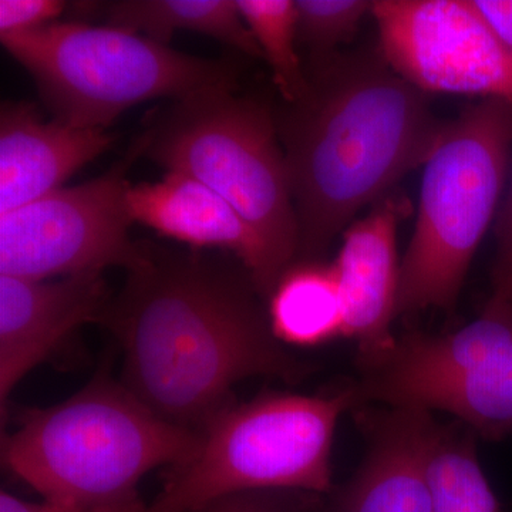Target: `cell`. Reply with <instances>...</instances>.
Listing matches in <instances>:
<instances>
[{
    "mask_svg": "<svg viewBox=\"0 0 512 512\" xmlns=\"http://www.w3.org/2000/svg\"><path fill=\"white\" fill-rule=\"evenodd\" d=\"M104 325L123 352V383L161 419L200 431L251 377L296 382L309 367L284 348L251 276L202 251L143 242Z\"/></svg>",
    "mask_w": 512,
    "mask_h": 512,
    "instance_id": "cell-1",
    "label": "cell"
},
{
    "mask_svg": "<svg viewBox=\"0 0 512 512\" xmlns=\"http://www.w3.org/2000/svg\"><path fill=\"white\" fill-rule=\"evenodd\" d=\"M305 96L275 114L302 261L429 158L444 124L382 55L316 57Z\"/></svg>",
    "mask_w": 512,
    "mask_h": 512,
    "instance_id": "cell-2",
    "label": "cell"
},
{
    "mask_svg": "<svg viewBox=\"0 0 512 512\" xmlns=\"http://www.w3.org/2000/svg\"><path fill=\"white\" fill-rule=\"evenodd\" d=\"M198 433L151 412L109 370L46 409L25 410L2 437L3 467L53 503H138L137 485L194 453Z\"/></svg>",
    "mask_w": 512,
    "mask_h": 512,
    "instance_id": "cell-3",
    "label": "cell"
},
{
    "mask_svg": "<svg viewBox=\"0 0 512 512\" xmlns=\"http://www.w3.org/2000/svg\"><path fill=\"white\" fill-rule=\"evenodd\" d=\"M355 389L326 396L269 392L232 403L198 431L194 453L168 468L140 512H200L231 495L332 490V446Z\"/></svg>",
    "mask_w": 512,
    "mask_h": 512,
    "instance_id": "cell-4",
    "label": "cell"
},
{
    "mask_svg": "<svg viewBox=\"0 0 512 512\" xmlns=\"http://www.w3.org/2000/svg\"><path fill=\"white\" fill-rule=\"evenodd\" d=\"M215 87L173 101L148 119L141 154L220 194L265 242L281 274L299 252L298 221L275 114Z\"/></svg>",
    "mask_w": 512,
    "mask_h": 512,
    "instance_id": "cell-5",
    "label": "cell"
},
{
    "mask_svg": "<svg viewBox=\"0 0 512 512\" xmlns=\"http://www.w3.org/2000/svg\"><path fill=\"white\" fill-rule=\"evenodd\" d=\"M511 146V100L481 99L444 124L423 165L397 316L454 306L497 210Z\"/></svg>",
    "mask_w": 512,
    "mask_h": 512,
    "instance_id": "cell-6",
    "label": "cell"
},
{
    "mask_svg": "<svg viewBox=\"0 0 512 512\" xmlns=\"http://www.w3.org/2000/svg\"><path fill=\"white\" fill-rule=\"evenodd\" d=\"M0 40L35 80L50 116L77 128L107 130L137 104L237 86V72L224 60L185 55L130 30L86 20L50 23Z\"/></svg>",
    "mask_w": 512,
    "mask_h": 512,
    "instance_id": "cell-7",
    "label": "cell"
},
{
    "mask_svg": "<svg viewBox=\"0 0 512 512\" xmlns=\"http://www.w3.org/2000/svg\"><path fill=\"white\" fill-rule=\"evenodd\" d=\"M362 369L360 404L441 410L503 439L512 431V306L488 302L480 318L444 335H404Z\"/></svg>",
    "mask_w": 512,
    "mask_h": 512,
    "instance_id": "cell-8",
    "label": "cell"
},
{
    "mask_svg": "<svg viewBox=\"0 0 512 512\" xmlns=\"http://www.w3.org/2000/svg\"><path fill=\"white\" fill-rule=\"evenodd\" d=\"M141 157L136 140L100 177L0 214V275L45 281L133 268L143 244L130 238L127 173Z\"/></svg>",
    "mask_w": 512,
    "mask_h": 512,
    "instance_id": "cell-9",
    "label": "cell"
},
{
    "mask_svg": "<svg viewBox=\"0 0 512 512\" xmlns=\"http://www.w3.org/2000/svg\"><path fill=\"white\" fill-rule=\"evenodd\" d=\"M380 55L427 93L512 101V55L473 0H377Z\"/></svg>",
    "mask_w": 512,
    "mask_h": 512,
    "instance_id": "cell-10",
    "label": "cell"
},
{
    "mask_svg": "<svg viewBox=\"0 0 512 512\" xmlns=\"http://www.w3.org/2000/svg\"><path fill=\"white\" fill-rule=\"evenodd\" d=\"M113 298L103 274L45 281L0 275L2 414L23 377L52 359L83 326L104 325Z\"/></svg>",
    "mask_w": 512,
    "mask_h": 512,
    "instance_id": "cell-11",
    "label": "cell"
},
{
    "mask_svg": "<svg viewBox=\"0 0 512 512\" xmlns=\"http://www.w3.org/2000/svg\"><path fill=\"white\" fill-rule=\"evenodd\" d=\"M127 208L133 222L194 251L234 254L265 301L282 278L255 229L220 194L191 175L167 171L154 183L130 185Z\"/></svg>",
    "mask_w": 512,
    "mask_h": 512,
    "instance_id": "cell-12",
    "label": "cell"
},
{
    "mask_svg": "<svg viewBox=\"0 0 512 512\" xmlns=\"http://www.w3.org/2000/svg\"><path fill=\"white\" fill-rule=\"evenodd\" d=\"M410 211L409 201L389 194L373 210L343 232L333 271L345 315L343 338L355 340L360 363L384 355L396 342L400 265L397 229Z\"/></svg>",
    "mask_w": 512,
    "mask_h": 512,
    "instance_id": "cell-13",
    "label": "cell"
},
{
    "mask_svg": "<svg viewBox=\"0 0 512 512\" xmlns=\"http://www.w3.org/2000/svg\"><path fill=\"white\" fill-rule=\"evenodd\" d=\"M366 429V456L326 512H431L427 470L440 431L431 412L386 407Z\"/></svg>",
    "mask_w": 512,
    "mask_h": 512,
    "instance_id": "cell-14",
    "label": "cell"
},
{
    "mask_svg": "<svg viewBox=\"0 0 512 512\" xmlns=\"http://www.w3.org/2000/svg\"><path fill=\"white\" fill-rule=\"evenodd\" d=\"M114 143L101 128L45 120L35 104L5 101L0 110V214L60 188Z\"/></svg>",
    "mask_w": 512,
    "mask_h": 512,
    "instance_id": "cell-15",
    "label": "cell"
},
{
    "mask_svg": "<svg viewBox=\"0 0 512 512\" xmlns=\"http://www.w3.org/2000/svg\"><path fill=\"white\" fill-rule=\"evenodd\" d=\"M77 20L99 16L104 25L130 30L168 46L177 32L210 36L244 55L262 57L237 0H116L74 3Z\"/></svg>",
    "mask_w": 512,
    "mask_h": 512,
    "instance_id": "cell-16",
    "label": "cell"
},
{
    "mask_svg": "<svg viewBox=\"0 0 512 512\" xmlns=\"http://www.w3.org/2000/svg\"><path fill=\"white\" fill-rule=\"evenodd\" d=\"M268 303L269 325L284 345L312 348L343 336L345 315L332 264L296 262L279 279Z\"/></svg>",
    "mask_w": 512,
    "mask_h": 512,
    "instance_id": "cell-17",
    "label": "cell"
},
{
    "mask_svg": "<svg viewBox=\"0 0 512 512\" xmlns=\"http://www.w3.org/2000/svg\"><path fill=\"white\" fill-rule=\"evenodd\" d=\"M427 478L431 512H503L470 434L440 426Z\"/></svg>",
    "mask_w": 512,
    "mask_h": 512,
    "instance_id": "cell-18",
    "label": "cell"
},
{
    "mask_svg": "<svg viewBox=\"0 0 512 512\" xmlns=\"http://www.w3.org/2000/svg\"><path fill=\"white\" fill-rule=\"evenodd\" d=\"M239 12L254 35L282 103L292 104L308 92L309 80L296 50V8L293 0H237Z\"/></svg>",
    "mask_w": 512,
    "mask_h": 512,
    "instance_id": "cell-19",
    "label": "cell"
},
{
    "mask_svg": "<svg viewBox=\"0 0 512 512\" xmlns=\"http://www.w3.org/2000/svg\"><path fill=\"white\" fill-rule=\"evenodd\" d=\"M298 42L312 55H332L335 47L349 42L360 22L372 13L373 2L367 0H296Z\"/></svg>",
    "mask_w": 512,
    "mask_h": 512,
    "instance_id": "cell-20",
    "label": "cell"
},
{
    "mask_svg": "<svg viewBox=\"0 0 512 512\" xmlns=\"http://www.w3.org/2000/svg\"><path fill=\"white\" fill-rule=\"evenodd\" d=\"M67 5L62 0H0V36L55 23L70 8Z\"/></svg>",
    "mask_w": 512,
    "mask_h": 512,
    "instance_id": "cell-21",
    "label": "cell"
},
{
    "mask_svg": "<svg viewBox=\"0 0 512 512\" xmlns=\"http://www.w3.org/2000/svg\"><path fill=\"white\" fill-rule=\"evenodd\" d=\"M497 259L490 302L512 306V183L497 224Z\"/></svg>",
    "mask_w": 512,
    "mask_h": 512,
    "instance_id": "cell-22",
    "label": "cell"
},
{
    "mask_svg": "<svg viewBox=\"0 0 512 512\" xmlns=\"http://www.w3.org/2000/svg\"><path fill=\"white\" fill-rule=\"evenodd\" d=\"M143 507V501L110 507H77L47 500H43V503H30L8 491L0 493V512H140Z\"/></svg>",
    "mask_w": 512,
    "mask_h": 512,
    "instance_id": "cell-23",
    "label": "cell"
},
{
    "mask_svg": "<svg viewBox=\"0 0 512 512\" xmlns=\"http://www.w3.org/2000/svg\"><path fill=\"white\" fill-rule=\"evenodd\" d=\"M200 512H292L269 493H247L222 498Z\"/></svg>",
    "mask_w": 512,
    "mask_h": 512,
    "instance_id": "cell-24",
    "label": "cell"
},
{
    "mask_svg": "<svg viewBox=\"0 0 512 512\" xmlns=\"http://www.w3.org/2000/svg\"><path fill=\"white\" fill-rule=\"evenodd\" d=\"M473 3L512 55V0H473Z\"/></svg>",
    "mask_w": 512,
    "mask_h": 512,
    "instance_id": "cell-25",
    "label": "cell"
}]
</instances>
